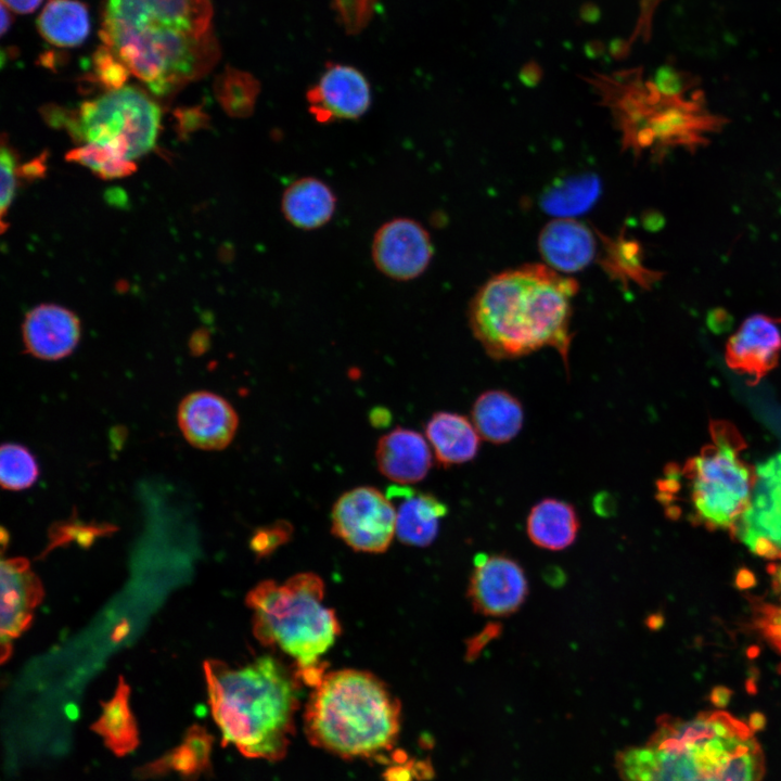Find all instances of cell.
Masks as SVG:
<instances>
[{
	"instance_id": "cell-25",
	"label": "cell",
	"mask_w": 781,
	"mask_h": 781,
	"mask_svg": "<svg viewBox=\"0 0 781 781\" xmlns=\"http://www.w3.org/2000/svg\"><path fill=\"white\" fill-rule=\"evenodd\" d=\"M36 24L41 37L60 48L77 47L90 33L88 8L78 0H49Z\"/></svg>"
},
{
	"instance_id": "cell-3",
	"label": "cell",
	"mask_w": 781,
	"mask_h": 781,
	"mask_svg": "<svg viewBox=\"0 0 781 781\" xmlns=\"http://www.w3.org/2000/svg\"><path fill=\"white\" fill-rule=\"evenodd\" d=\"M577 282L541 264L502 271L470 303L469 324L488 356L514 359L554 348L567 367Z\"/></svg>"
},
{
	"instance_id": "cell-29",
	"label": "cell",
	"mask_w": 781,
	"mask_h": 781,
	"mask_svg": "<svg viewBox=\"0 0 781 781\" xmlns=\"http://www.w3.org/2000/svg\"><path fill=\"white\" fill-rule=\"evenodd\" d=\"M771 596L753 607V625L764 640L781 655V566L770 572Z\"/></svg>"
},
{
	"instance_id": "cell-36",
	"label": "cell",
	"mask_w": 781,
	"mask_h": 781,
	"mask_svg": "<svg viewBox=\"0 0 781 781\" xmlns=\"http://www.w3.org/2000/svg\"><path fill=\"white\" fill-rule=\"evenodd\" d=\"M345 25L359 29L370 16L375 0H335Z\"/></svg>"
},
{
	"instance_id": "cell-41",
	"label": "cell",
	"mask_w": 781,
	"mask_h": 781,
	"mask_svg": "<svg viewBox=\"0 0 781 781\" xmlns=\"http://www.w3.org/2000/svg\"><path fill=\"white\" fill-rule=\"evenodd\" d=\"M10 12L11 11L7 7L1 4V17H2L1 18V35L2 36H4V34L10 28L11 23H12V17H11Z\"/></svg>"
},
{
	"instance_id": "cell-13",
	"label": "cell",
	"mask_w": 781,
	"mask_h": 781,
	"mask_svg": "<svg viewBox=\"0 0 781 781\" xmlns=\"http://www.w3.org/2000/svg\"><path fill=\"white\" fill-rule=\"evenodd\" d=\"M308 111L320 124L355 120L363 116L372 101L371 87L357 68L329 64L307 91Z\"/></svg>"
},
{
	"instance_id": "cell-35",
	"label": "cell",
	"mask_w": 781,
	"mask_h": 781,
	"mask_svg": "<svg viewBox=\"0 0 781 781\" xmlns=\"http://www.w3.org/2000/svg\"><path fill=\"white\" fill-rule=\"evenodd\" d=\"M0 179H1V196H0V208H1V226L5 213L10 207L16 189V162L11 150L2 144L0 153Z\"/></svg>"
},
{
	"instance_id": "cell-8",
	"label": "cell",
	"mask_w": 781,
	"mask_h": 781,
	"mask_svg": "<svg viewBox=\"0 0 781 781\" xmlns=\"http://www.w3.org/2000/svg\"><path fill=\"white\" fill-rule=\"evenodd\" d=\"M161 112L139 88L123 86L82 103L72 130L86 143L133 161L156 142Z\"/></svg>"
},
{
	"instance_id": "cell-15",
	"label": "cell",
	"mask_w": 781,
	"mask_h": 781,
	"mask_svg": "<svg viewBox=\"0 0 781 781\" xmlns=\"http://www.w3.org/2000/svg\"><path fill=\"white\" fill-rule=\"evenodd\" d=\"M177 421L187 441L202 450L226 448L239 426V417L232 405L208 390L188 394L178 406Z\"/></svg>"
},
{
	"instance_id": "cell-2",
	"label": "cell",
	"mask_w": 781,
	"mask_h": 781,
	"mask_svg": "<svg viewBox=\"0 0 781 781\" xmlns=\"http://www.w3.org/2000/svg\"><path fill=\"white\" fill-rule=\"evenodd\" d=\"M623 781H761L755 728L725 710L663 716L650 739L616 755Z\"/></svg>"
},
{
	"instance_id": "cell-18",
	"label": "cell",
	"mask_w": 781,
	"mask_h": 781,
	"mask_svg": "<svg viewBox=\"0 0 781 781\" xmlns=\"http://www.w3.org/2000/svg\"><path fill=\"white\" fill-rule=\"evenodd\" d=\"M386 496L395 509V530L405 545L426 547L437 537L446 504L434 495L407 486H392Z\"/></svg>"
},
{
	"instance_id": "cell-40",
	"label": "cell",
	"mask_w": 781,
	"mask_h": 781,
	"mask_svg": "<svg viewBox=\"0 0 781 781\" xmlns=\"http://www.w3.org/2000/svg\"><path fill=\"white\" fill-rule=\"evenodd\" d=\"M42 0H1V4L7 7L11 12L18 14H27L34 12Z\"/></svg>"
},
{
	"instance_id": "cell-22",
	"label": "cell",
	"mask_w": 781,
	"mask_h": 781,
	"mask_svg": "<svg viewBox=\"0 0 781 781\" xmlns=\"http://www.w3.org/2000/svg\"><path fill=\"white\" fill-rule=\"evenodd\" d=\"M426 439L437 462L447 468L473 460L481 446L479 434L466 417L440 411L425 426Z\"/></svg>"
},
{
	"instance_id": "cell-28",
	"label": "cell",
	"mask_w": 781,
	"mask_h": 781,
	"mask_svg": "<svg viewBox=\"0 0 781 781\" xmlns=\"http://www.w3.org/2000/svg\"><path fill=\"white\" fill-rule=\"evenodd\" d=\"M39 476L34 453L25 446L7 443L0 449V482L8 490H23L33 486Z\"/></svg>"
},
{
	"instance_id": "cell-12",
	"label": "cell",
	"mask_w": 781,
	"mask_h": 781,
	"mask_svg": "<svg viewBox=\"0 0 781 781\" xmlns=\"http://www.w3.org/2000/svg\"><path fill=\"white\" fill-rule=\"evenodd\" d=\"M528 584L524 569L512 558L481 554L475 558L468 597L478 614L508 616L526 600Z\"/></svg>"
},
{
	"instance_id": "cell-37",
	"label": "cell",
	"mask_w": 781,
	"mask_h": 781,
	"mask_svg": "<svg viewBox=\"0 0 781 781\" xmlns=\"http://www.w3.org/2000/svg\"><path fill=\"white\" fill-rule=\"evenodd\" d=\"M184 743L194 752L205 770L209 767L213 738L200 726H192L184 738Z\"/></svg>"
},
{
	"instance_id": "cell-1",
	"label": "cell",
	"mask_w": 781,
	"mask_h": 781,
	"mask_svg": "<svg viewBox=\"0 0 781 781\" xmlns=\"http://www.w3.org/2000/svg\"><path fill=\"white\" fill-rule=\"evenodd\" d=\"M210 0H105L100 38L151 92L167 95L216 63Z\"/></svg>"
},
{
	"instance_id": "cell-16",
	"label": "cell",
	"mask_w": 781,
	"mask_h": 781,
	"mask_svg": "<svg viewBox=\"0 0 781 781\" xmlns=\"http://www.w3.org/2000/svg\"><path fill=\"white\" fill-rule=\"evenodd\" d=\"M779 321L756 313L741 324L729 337L725 360L727 366L747 376V384L756 386L779 362L781 330Z\"/></svg>"
},
{
	"instance_id": "cell-14",
	"label": "cell",
	"mask_w": 781,
	"mask_h": 781,
	"mask_svg": "<svg viewBox=\"0 0 781 781\" xmlns=\"http://www.w3.org/2000/svg\"><path fill=\"white\" fill-rule=\"evenodd\" d=\"M1 662L12 652V640L33 623L34 612L43 600L44 591L38 576L24 558L1 561Z\"/></svg>"
},
{
	"instance_id": "cell-10",
	"label": "cell",
	"mask_w": 781,
	"mask_h": 781,
	"mask_svg": "<svg viewBox=\"0 0 781 781\" xmlns=\"http://www.w3.org/2000/svg\"><path fill=\"white\" fill-rule=\"evenodd\" d=\"M731 534L755 555L781 560V453L757 464L748 505Z\"/></svg>"
},
{
	"instance_id": "cell-5",
	"label": "cell",
	"mask_w": 781,
	"mask_h": 781,
	"mask_svg": "<svg viewBox=\"0 0 781 781\" xmlns=\"http://www.w3.org/2000/svg\"><path fill=\"white\" fill-rule=\"evenodd\" d=\"M400 714L398 699L372 673L334 670L313 687L304 730L311 745L341 758L377 757L396 744Z\"/></svg>"
},
{
	"instance_id": "cell-38",
	"label": "cell",
	"mask_w": 781,
	"mask_h": 781,
	"mask_svg": "<svg viewBox=\"0 0 781 781\" xmlns=\"http://www.w3.org/2000/svg\"><path fill=\"white\" fill-rule=\"evenodd\" d=\"M286 524H276L270 528L259 530L252 539V548L259 554L270 552L276 546L283 542L287 536Z\"/></svg>"
},
{
	"instance_id": "cell-11",
	"label": "cell",
	"mask_w": 781,
	"mask_h": 781,
	"mask_svg": "<svg viewBox=\"0 0 781 781\" xmlns=\"http://www.w3.org/2000/svg\"><path fill=\"white\" fill-rule=\"evenodd\" d=\"M434 248L427 230L417 220L396 217L381 225L372 239L371 256L384 276L409 281L428 267Z\"/></svg>"
},
{
	"instance_id": "cell-4",
	"label": "cell",
	"mask_w": 781,
	"mask_h": 781,
	"mask_svg": "<svg viewBox=\"0 0 781 781\" xmlns=\"http://www.w3.org/2000/svg\"><path fill=\"white\" fill-rule=\"evenodd\" d=\"M213 717L223 744L246 757L282 759L294 734L302 680L270 655L243 666L204 662Z\"/></svg>"
},
{
	"instance_id": "cell-26",
	"label": "cell",
	"mask_w": 781,
	"mask_h": 781,
	"mask_svg": "<svg viewBox=\"0 0 781 781\" xmlns=\"http://www.w3.org/2000/svg\"><path fill=\"white\" fill-rule=\"evenodd\" d=\"M129 696V686L119 677L114 695L102 704L101 716L92 726L104 739L106 746L118 756L132 752L139 744L138 727Z\"/></svg>"
},
{
	"instance_id": "cell-32",
	"label": "cell",
	"mask_w": 781,
	"mask_h": 781,
	"mask_svg": "<svg viewBox=\"0 0 781 781\" xmlns=\"http://www.w3.org/2000/svg\"><path fill=\"white\" fill-rule=\"evenodd\" d=\"M115 527L110 524H87L78 520L54 524L50 532V543L44 552L55 547L77 541L82 547L91 545L95 537L110 535Z\"/></svg>"
},
{
	"instance_id": "cell-23",
	"label": "cell",
	"mask_w": 781,
	"mask_h": 781,
	"mask_svg": "<svg viewBox=\"0 0 781 781\" xmlns=\"http://www.w3.org/2000/svg\"><path fill=\"white\" fill-rule=\"evenodd\" d=\"M472 422L485 440L497 445L505 444L512 440L523 426V406L505 390H487L473 404Z\"/></svg>"
},
{
	"instance_id": "cell-39",
	"label": "cell",
	"mask_w": 781,
	"mask_h": 781,
	"mask_svg": "<svg viewBox=\"0 0 781 781\" xmlns=\"http://www.w3.org/2000/svg\"><path fill=\"white\" fill-rule=\"evenodd\" d=\"M499 633L500 627L496 624L485 627L483 631L469 640L466 648V658L474 660L482 651V649Z\"/></svg>"
},
{
	"instance_id": "cell-33",
	"label": "cell",
	"mask_w": 781,
	"mask_h": 781,
	"mask_svg": "<svg viewBox=\"0 0 781 781\" xmlns=\"http://www.w3.org/2000/svg\"><path fill=\"white\" fill-rule=\"evenodd\" d=\"M167 770H174L187 778H192L206 771L194 752L184 742L154 764L148 766L144 773L150 776Z\"/></svg>"
},
{
	"instance_id": "cell-24",
	"label": "cell",
	"mask_w": 781,
	"mask_h": 781,
	"mask_svg": "<svg viewBox=\"0 0 781 781\" xmlns=\"http://www.w3.org/2000/svg\"><path fill=\"white\" fill-rule=\"evenodd\" d=\"M526 528L529 539L536 546L559 551L575 541L579 530V518L571 503L546 498L532 508Z\"/></svg>"
},
{
	"instance_id": "cell-17",
	"label": "cell",
	"mask_w": 781,
	"mask_h": 781,
	"mask_svg": "<svg viewBox=\"0 0 781 781\" xmlns=\"http://www.w3.org/2000/svg\"><path fill=\"white\" fill-rule=\"evenodd\" d=\"M81 336V323L72 310L41 304L29 310L22 324L26 351L41 360L56 361L69 356Z\"/></svg>"
},
{
	"instance_id": "cell-19",
	"label": "cell",
	"mask_w": 781,
	"mask_h": 781,
	"mask_svg": "<svg viewBox=\"0 0 781 781\" xmlns=\"http://www.w3.org/2000/svg\"><path fill=\"white\" fill-rule=\"evenodd\" d=\"M375 460L382 475L406 485L420 482L427 475L432 452L427 439L420 433L396 427L379 439Z\"/></svg>"
},
{
	"instance_id": "cell-9",
	"label": "cell",
	"mask_w": 781,
	"mask_h": 781,
	"mask_svg": "<svg viewBox=\"0 0 781 781\" xmlns=\"http://www.w3.org/2000/svg\"><path fill=\"white\" fill-rule=\"evenodd\" d=\"M331 520L333 534L356 551L384 552L396 536L394 505L374 487L344 492L333 505Z\"/></svg>"
},
{
	"instance_id": "cell-6",
	"label": "cell",
	"mask_w": 781,
	"mask_h": 781,
	"mask_svg": "<svg viewBox=\"0 0 781 781\" xmlns=\"http://www.w3.org/2000/svg\"><path fill=\"white\" fill-rule=\"evenodd\" d=\"M709 438L683 464H668L658 495L668 512H684L705 529L732 533L748 505L756 468L744 459L746 441L732 423L713 420Z\"/></svg>"
},
{
	"instance_id": "cell-34",
	"label": "cell",
	"mask_w": 781,
	"mask_h": 781,
	"mask_svg": "<svg viewBox=\"0 0 781 781\" xmlns=\"http://www.w3.org/2000/svg\"><path fill=\"white\" fill-rule=\"evenodd\" d=\"M93 64L95 77L111 90L123 87L130 75L126 66L104 46L97 50Z\"/></svg>"
},
{
	"instance_id": "cell-7",
	"label": "cell",
	"mask_w": 781,
	"mask_h": 781,
	"mask_svg": "<svg viewBox=\"0 0 781 781\" xmlns=\"http://www.w3.org/2000/svg\"><path fill=\"white\" fill-rule=\"evenodd\" d=\"M324 584L313 573L283 582L264 580L246 596L253 633L295 661L302 682L315 687L324 675L320 660L341 633L340 622L324 602Z\"/></svg>"
},
{
	"instance_id": "cell-20",
	"label": "cell",
	"mask_w": 781,
	"mask_h": 781,
	"mask_svg": "<svg viewBox=\"0 0 781 781\" xmlns=\"http://www.w3.org/2000/svg\"><path fill=\"white\" fill-rule=\"evenodd\" d=\"M538 246L550 268L566 273L585 269L596 254L590 229L572 218H558L546 225L539 234Z\"/></svg>"
},
{
	"instance_id": "cell-30",
	"label": "cell",
	"mask_w": 781,
	"mask_h": 781,
	"mask_svg": "<svg viewBox=\"0 0 781 781\" xmlns=\"http://www.w3.org/2000/svg\"><path fill=\"white\" fill-rule=\"evenodd\" d=\"M259 90V82L253 76L236 69L227 71L219 86L226 110L241 117L253 113Z\"/></svg>"
},
{
	"instance_id": "cell-27",
	"label": "cell",
	"mask_w": 781,
	"mask_h": 781,
	"mask_svg": "<svg viewBox=\"0 0 781 781\" xmlns=\"http://www.w3.org/2000/svg\"><path fill=\"white\" fill-rule=\"evenodd\" d=\"M599 194L597 178L585 175L558 182L542 196V207L550 214L568 218L588 209Z\"/></svg>"
},
{
	"instance_id": "cell-21",
	"label": "cell",
	"mask_w": 781,
	"mask_h": 781,
	"mask_svg": "<svg viewBox=\"0 0 781 781\" xmlns=\"http://www.w3.org/2000/svg\"><path fill=\"white\" fill-rule=\"evenodd\" d=\"M337 199L323 180L306 176L292 181L283 190L280 201L285 220L302 230H316L333 217Z\"/></svg>"
},
{
	"instance_id": "cell-31",
	"label": "cell",
	"mask_w": 781,
	"mask_h": 781,
	"mask_svg": "<svg viewBox=\"0 0 781 781\" xmlns=\"http://www.w3.org/2000/svg\"><path fill=\"white\" fill-rule=\"evenodd\" d=\"M66 158L89 167L104 179L125 177L136 169L133 161L126 159L106 148L90 143L69 151Z\"/></svg>"
}]
</instances>
